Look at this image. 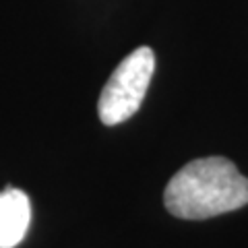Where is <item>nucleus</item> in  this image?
<instances>
[{"label":"nucleus","mask_w":248,"mask_h":248,"mask_svg":"<svg viewBox=\"0 0 248 248\" xmlns=\"http://www.w3.org/2000/svg\"><path fill=\"white\" fill-rule=\"evenodd\" d=\"M31 223V201L19 188L0 192V248H15Z\"/></svg>","instance_id":"obj_3"},{"label":"nucleus","mask_w":248,"mask_h":248,"mask_svg":"<svg viewBox=\"0 0 248 248\" xmlns=\"http://www.w3.org/2000/svg\"><path fill=\"white\" fill-rule=\"evenodd\" d=\"M164 203L180 219H209L248 205V178L226 157H201L172 176Z\"/></svg>","instance_id":"obj_1"},{"label":"nucleus","mask_w":248,"mask_h":248,"mask_svg":"<svg viewBox=\"0 0 248 248\" xmlns=\"http://www.w3.org/2000/svg\"><path fill=\"white\" fill-rule=\"evenodd\" d=\"M153 71L155 54L147 46L130 52L116 66L97 102L99 120L106 126H116L137 114L149 89Z\"/></svg>","instance_id":"obj_2"}]
</instances>
